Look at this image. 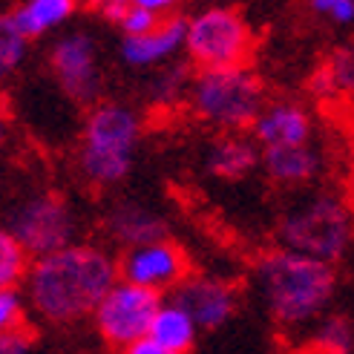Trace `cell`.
<instances>
[{"instance_id": "cell-1", "label": "cell", "mask_w": 354, "mask_h": 354, "mask_svg": "<svg viewBox=\"0 0 354 354\" xmlns=\"http://www.w3.org/2000/svg\"><path fill=\"white\" fill-rule=\"evenodd\" d=\"M115 279L118 262L104 248L69 242L29 262L26 297L41 320L66 326L90 317Z\"/></svg>"}, {"instance_id": "cell-2", "label": "cell", "mask_w": 354, "mask_h": 354, "mask_svg": "<svg viewBox=\"0 0 354 354\" xmlns=\"http://www.w3.org/2000/svg\"><path fill=\"white\" fill-rule=\"evenodd\" d=\"M254 277L271 320L282 328H303L317 323L337 294L334 262L288 251V248L265 254L257 262Z\"/></svg>"}, {"instance_id": "cell-3", "label": "cell", "mask_w": 354, "mask_h": 354, "mask_svg": "<svg viewBox=\"0 0 354 354\" xmlns=\"http://www.w3.org/2000/svg\"><path fill=\"white\" fill-rule=\"evenodd\" d=\"M141 124L138 115L113 101H95L84 121L78 173L90 187L118 185L130 173L138 150Z\"/></svg>"}, {"instance_id": "cell-4", "label": "cell", "mask_w": 354, "mask_h": 354, "mask_svg": "<svg viewBox=\"0 0 354 354\" xmlns=\"http://www.w3.org/2000/svg\"><path fill=\"white\" fill-rule=\"evenodd\" d=\"M187 101L199 121L222 133H242L265 107V86L248 66L199 69L187 86Z\"/></svg>"}, {"instance_id": "cell-5", "label": "cell", "mask_w": 354, "mask_h": 354, "mask_svg": "<svg viewBox=\"0 0 354 354\" xmlns=\"http://www.w3.org/2000/svg\"><path fill=\"white\" fill-rule=\"evenodd\" d=\"M277 239L288 251L337 262L354 239L351 210L328 193H314L291 205L279 219Z\"/></svg>"}, {"instance_id": "cell-6", "label": "cell", "mask_w": 354, "mask_h": 354, "mask_svg": "<svg viewBox=\"0 0 354 354\" xmlns=\"http://www.w3.org/2000/svg\"><path fill=\"white\" fill-rule=\"evenodd\" d=\"M185 49L199 69L248 66L254 58V32L242 12L231 6H210L187 21Z\"/></svg>"}, {"instance_id": "cell-7", "label": "cell", "mask_w": 354, "mask_h": 354, "mask_svg": "<svg viewBox=\"0 0 354 354\" xmlns=\"http://www.w3.org/2000/svg\"><path fill=\"white\" fill-rule=\"evenodd\" d=\"M162 306V294L130 279H115L95 306V328L113 348H130L150 331L153 317Z\"/></svg>"}, {"instance_id": "cell-8", "label": "cell", "mask_w": 354, "mask_h": 354, "mask_svg": "<svg viewBox=\"0 0 354 354\" xmlns=\"http://www.w3.org/2000/svg\"><path fill=\"white\" fill-rule=\"evenodd\" d=\"M12 231L24 242L29 257H41L75 242L78 219L64 196H58V193H38V196L26 199V205L15 214Z\"/></svg>"}, {"instance_id": "cell-9", "label": "cell", "mask_w": 354, "mask_h": 354, "mask_svg": "<svg viewBox=\"0 0 354 354\" xmlns=\"http://www.w3.org/2000/svg\"><path fill=\"white\" fill-rule=\"evenodd\" d=\"M52 75L61 84V90L75 104L93 107L101 95V64H98V44L86 32H73L55 41L49 55Z\"/></svg>"}, {"instance_id": "cell-10", "label": "cell", "mask_w": 354, "mask_h": 354, "mask_svg": "<svg viewBox=\"0 0 354 354\" xmlns=\"http://www.w3.org/2000/svg\"><path fill=\"white\" fill-rule=\"evenodd\" d=\"M190 262L187 254L176 242L167 239H153L127 248V254L118 262V277L138 282L153 291H173L179 282L187 277Z\"/></svg>"}, {"instance_id": "cell-11", "label": "cell", "mask_w": 354, "mask_h": 354, "mask_svg": "<svg viewBox=\"0 0 354 354\" xmlns=\"http://www.w3.org/2000/svg\"><path fill=\"white\" fill-rule=\"evenodd\" d=\"M173 303H179L199 331L222 328L239 308V291L225 279L214 277H185L173 288Z\"/></svg>"}, {"instance_id": "cell-12", "label": "cell", "mask_w": 354, "mask_h": 354, "mask_svg": "<svg viewBox=\"0 0 354 354\" xmlns=\"http://www.w3.org/2000/svg\"><path fill=\"white\" fill-rule=\"evenodd\" d=\"M187 38V17L182 15H162L158 24L145 35H124L121 41V58L130 66H156L185 46Z\"/></svg>"}, {"instance_id": "cell-13", "label": "cell", "mask_w": 354, "mask_h": 354, "mask_svg": "<svg viewBox=\"0 0 354 354\" xmlns=\"http://www.w3.org/2000/svg\"><path fill=\"white\" fill-rule=\"evenodd\" d=\"M254 141L259 147H282V145H306L311 141L314 121L311 113L297 101L265 104L257 121L251 124Z\"/></svg>"}, {"instance_id": "cell-14", "label": "cell", "mask_w": 354, "mask_h": 354, "mask_svg": "<svg viewBox=\"0 0 354 354\" xmlns=\"http://www.w3.org/2000/svg\"><path fill=\"white\" fill-rule=\"evenodd\" d=\"M259 165L268 173V179L286 187L308 185L314 182L323 170V156L311 147V141L306 145H282V147H262Z\"/></svg>"}, {"instance_id": "cell-15", "label": "cell", "mask_w": 354, "mask_h": 354, "mask_svg": "<svg viewBox=\"0 0 354 354\" xmlns=\"http://www.w3.org/2000/svg\"><path fill=\"white\" fill-rule=\"evenodd\" d=\"M259 156L262 153L257 150V141L245 138L239 133H222L214 145H210L205 165L214 176H219V179L236 182V179H245V176L259 165Z\"/></svg>"}, {"instance_id": "cell-16", "label": "cell", "mask_w": 354, "mask_h": 354, "mask_svg": "<svg viewBox=\"0 0 354 354\" xmlns=\"http://www.w3.org/2000/svg\"><path fill=\"white\" fill-rule=\"evenodd\" d=\"M107 231L115 242L124 248H133L141 242H153V239H165L167 236V222L153 214L145 205H118L113 207V214L107 216Z\"/></svg>"}, {"instance_id": "cell-17", "label": "cell", "mask_w": 354, "mask_h": 354, "mask_svg": "<svg viewBox=\"0 0 354 354\" xmlns=\"http://www.w3.org/2000/svg\"><path fill=\"white\" fill-rule=\"evenodd\" d=\"M150 337L162 346L165 354H185L196 346L199 326L179 303H162L150 323Z\"/></svg>"}, {"instance_id": "cell-18", "label": "cell", "mask_w": 354, "mask_h": 354, "mask_svg": "<svg viewBox=\"0 0 354 354\" xmlns=\"http://www.w3.org/2000/svg\"><path fill=\"white\" fill-rule=\"evenodd\" d=\"M75 9L78 0H26V3H21L12 12V21L32 41L66 24L75 15Z\"/></svg>"}, {"instance_id": "cell-19", "label": "cell", "mask_w": 354, "mask_h": 354, "mask_svg": "<svg viewBox=\"0 0 354 354\" xmlns=\"http://www.w3.org/2000/svg\"><path fill=\"white\" fill-rule=\"evenodd\" d=\"M29 271V251L15 231L0 227V288H17Z\"/></svg>"}, {"instance_id": "cell-20", "label": "cell", "mask_w": 354, "mask_h": 354, "mask_svg": "<svg viewBox=\"0 0 354 354\" xmlns=\"http://www.w3.org/2000/svg\"><path fill=\"white\" fill-rule=\"evenodd\" d=\"M29 38L15 26L12 15H0V81L12 75L26 58Z\"/></svg>"}, {"instance_id": "cell-21", "label": "cell", "mask_w": 354, "mask_h": 354, "mask_svg": "<svg viewBox=\"0 0 354 354\" xmlns=\"http://www.w3.org/2000/svg\"><path fill=\"white\" fill-rule=\"evenodd\" d=\"M314 346L317 348H326V351H351L354 346V328L346 317H320L314 323Z\"/></svg>"}, {"instance_id": "cell-22", "label": "cell", "mask_w": 354, "mask_h": 354, "mask_svg": "<svg viewBox=\"0 0 354 354\" xmlns=\"http://www.w3.org/2000/svg\"><path fill=\"white\" fill-rule=\"evenodd\" d=\"M317 86H328V90H348L354 93V49H340L331 58V64L320 73Z\"/></svg>"}, {"instance_id": "cell-23", "label": "cell", "mask_w": 354, "mask_h": 354, "mask_svg": "<svg viewBox=\"0 0 354 354\" xmlns=\"http://www.w3.org/2000/svg\"><path fill=\"white\" fill-rule=\"evenodd\" d=\"M158 17H162V15H156L150 9H141V6L130 3V9L121 15V21L115 26H121L124 35H145V32H150L158 24Z\"/></svg>"}, {"instance_id": "cell-24", "label": "cell", "mask_w": 354, "mask_h": 354, "mask_svg": "<svg viewBox=\"0 0 354 354\" xmlns=\"http://www.w3.org/2000/svg\"><path fill=\"white\" fill-rule=\"evenodd\" d=\"M32 343H35V334L24 323L0 331V354H24L32 348Z\"/></svg>"}, {"instance_id": "cell-25", "label": "cell", "mask_w": 354, "mask_h": 354, "mask_svg": "<svg viewBox=\"0 0 354 354\" xmlns=\"http://www.w3.org/2000/svg\"><path fill=\"white\" fill-rule=\"evenodd\" d=\"M24 320V303L15 288H0V331H6Z\"/></svg>"}, {"instance_id": "cell-26", "label": "cell", "mask_w": 354, "mask_h": 354, "mask_svg": "<svg viewBox=\"0 0 354 354\" xmlns=\"http://www.w3.org/2000/svg\"><path fill=\"white\" fill-rule=\"evenodd\" d=\"M153 93H156L158 101H173V98L185 95V93H187V78H185V73H182L179 66H176V69H167V73L156 81Z\"/></svg>"}, {"instance_id": "cell-27", "label": "cell", "mask_w": 354, "mask_h": 354, "mask_svg": "<svg viewBox=\"0 0 354 354\" xmlns=\"http://www.w3.org/2000/svg\"><path fill=\"white\" fill-rule=\"evenodd\" d=\"M86 6H90L95 15H101L104 21L118 24L121 15L130 9V0H86Z\"/></svg>"}, {"instance_id": "cell-28", "label": "cell", "mask_w": 354, "mask_h": 354, "mask_svg": "<svg viewBox=\"0 0 354 354\" xmlns=\"http://www.w3.org/2000/svg\"><path fill=\"white\" fill-rule=\"evenodd\" d=\"M328 17L334 24H340V26L354 24V0H337V3L328 9Z\"/></svg>"}, {"instance_id": "cell-29", "label": "cell", "mask_w": 354, "mask_h": 354, "mask_svg": "<svg viewBox=\"0 0 354 354\" xmlns=\"http://www.w3.org/2000/svg\"><path fill=\"white\" fill-rule=\"evenodd\" d=\"M130 3H136L141 9H150L156 15H173L176 9H179L182 0H130Z\"/></svg>"}, {"instance_id": "cell-30", "label": "cell", "mask_w": 354, "mask_h": 354, "mask_svg": "<svg viewBox=\"0 0 354 354\" xmlns=\"http://www.w3.org/2000/svg\"><path fill=\"white\" fill-rule=\"evenodd\" d=\"M337 3V0H308V6L317 12V15H328V9Z\"/></svg>"}, {"instance_id": "cell-31", "label": "cell", "mask_w": 354, "mask_h": 354, "mask_svg": "<svg viewBox=\"0 0 354 354\" xmlns=\"http://www.w3.org/2000/svg\"><path fill=\"white\" fill-rule=\"evenodd\" d=\"M6 141H9V127H6V118L0 115V156H3V147H6Z\"/></svg>"}]
</instances>
